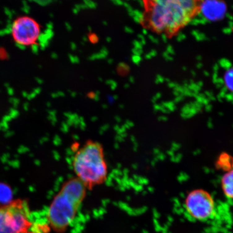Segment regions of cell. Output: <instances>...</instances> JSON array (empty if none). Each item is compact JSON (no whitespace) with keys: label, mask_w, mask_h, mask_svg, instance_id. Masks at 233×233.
Instances as JSON below:
<instances>
[{"label":"cell","mask_w":233,"mask_h":233,"mask_svg":"<svg viewBox=\"0 0 233 233\" xmlns=\"http://www.w3.org/2000/svg\"><path fill=\"white\" fill-rule=\"evenodd\" d=\"M141 26L153 34L172 39L202 13L205 0H141Z\"/></svg>","instance_id":"obj_1"},{"label":"cell","mask_w":233,"mask_h":233,"mask_svg":"<svg viewBox=\"0 0 233 233\" xmlns=\"http://www.w3.org/2000/svg\"><path fill=\"white\" fill-rule=\"evenodd\" d=\"M13 41L23 48H29L38 43L41 36L39 23L32 17L22 16L17 17L11 26Z\"/></svg>","instance_id":"obj_5"},{"label":"cell","mask_w":233,"mask_h":233,"mask_svg":"<svg viewBox=\"0 0 233 233\" xmlns=\"http://www.w3.org/2000/svg\"><path fill=\"white\" fill-rule=\"evenodd\" d=\"M227 83L229 89L233 91V74L229 75V78L227 79Z\"/></svg>","instance_id":"obj_8"},{"label":"cell","mask_w":233,"mask_h":233,"mask_svg":"<svg viewBox=\"0 0 233 233\" xmlns=\"http://www.w3.org/2000/svg\"><path fill=\"white\" fill-rule=\"evenodd\" d=\"M86 190L76 177L64 183L48 212V220L53 229L63 231L72 222L85 197Z\"/></svg>","instance_id":"obj_3"},{"label":"cell","mask_w":233,"mask_h":233,"mask_svg":"<svg viewBox=\"0 0 233 233\" xmlns=\"http://www.w3.org/2000/svg\"><path fill=\"white\" fill-rule=\"evenodd\" d=\"M76 178L86 188L105 183L109 168L104 148L101 143L90 140L76 148L72 159Z\"/></svg>","instance_id":"obj_2"},{"label":"cell","mask_w":233,"mask_h":233,"mask_svg":"<svg viewBox=\"0 0 233 233\" xmlns=\"http://www.w3.org/2000/svg\"><path fill=\"white\" fill-rule=\"evenodd\" d=\"M32 226L24 201L17 200L0 207V233H29Z\"/></svg>","instance_id":"obj_4"},{"label":"cell","mask_w":233,"mask_h":233,"mask_svg":"<svg viewBox=\"0 0 233 233\" xmlns=\"http://www.w3.org/2000/svg\"><path fill=\"white\" fill-rule=\"evenodd\" d=\"M185 208L192 218L197 220H207L211 218L215 211L212 196L202 189L191 192L186 197Z\"/></svg>","instance_id":"obj_6"},{"label":"cell","mask_w":233,"mask_h":233,"mask_svg":"<svg viewBox=\"0 0 233 233\" xmlns=\"http://www.w3.org/2000/svg\"><path fill=\"white\" fill-rule=\"evenodd\" d=\"M32 1L37 3L38 4L44 6V5L50 4L51 3L53 2V0H32Z\"/></svg>","instance_id":"obj_9"},{"label":"cell","mask_w":233,"mask_h":233,"mask_svg":"<svg viewBox=\"0 0 233 233\" xmlns=\"http://www.w3.org/2000/svg\"><path fill=\"white\" fill-rule=\"evenodd\" d=\"M221 185L225 196L230 199H233V170L223 175Z\"/></svg>","instance_id":"obj_7"}]
</instances>
